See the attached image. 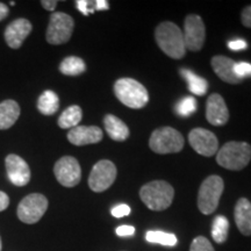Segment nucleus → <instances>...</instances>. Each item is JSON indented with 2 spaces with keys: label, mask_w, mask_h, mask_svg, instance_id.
<instances>
[{
  "label": "nucleus",
  "mask_w": 251,
  "mask_h": 251,
  "mask_svg": "<svg viewBox=\"0 0 251 251\" xmlns=\"http://www.w3.org/2000/svg\"><path fill=\"white\" fill-rule=\"evenodd\" d=\"M156 42L162 51H164L169 57L180 59L186 52L183 31L174 23L165 21L159 24L155 31Z\"/></svg>",
  "instance_id": "obj_1"
},
{
  "label": "nucleus",
  "mask_w": 251,
  "mask_h": 251,
  "mask_svg": "<svg viewBox=\"0 0 251 251\" xmlns=\"http://www.w3.org/2000/svg\"><path fill=\"white\" fill-rule=\"evenodd\" d=\"M102 136V130L97 126H77L68 133V140L78 147L98 143Z\"/></svg>",
  "instance_id": "obj_16"
},
{
  "label": "nucleus",
  "mask_w": 251,
  "mask_h": 251,
  "mask_svg": "<svg viewBox=\"0 0 251 251\" xmlns=\"http://www.w3.org/2000/svg\"><path fill=\"white\" fill-rule=\"evenodd\" d=\"M190 251H214V248L206 237L198 236L192 241Z\"/></svg>",
  "instance_id": "obj_28"
},
{
  "label": "nucleus",
  "mask_w": 251,
  "mask_h": 251,
  "mask_svg": "<svg viewBox=\"0 0 251 251\" xmlns=\"http://www.w3.org/2000/svg\"><path fill=\"white\" fill-rule=\"evenodd\" d=\"M206 119L213 126H225L229 120V111L224 98L218 93L208 97L206 102Z\"/></svg>",
  "instance_id": "obj_14"
},
{
  "label": "nucleus",
  "mask_w": 251,
  "mask_h": 251,
  "mask_svg": "<svg viewBox=\"0 0 251 251\" xmlns=\"http://www.w3.org/2000/svg\"><path fill=\"white\" fill-rule=\"evenodd\" d=\"M180 75L187 83L188 90L191 92L196 94V96H205L207 90H208V83H207L206 79L198 76L188 69H181Z\"/></svg>",
  "instance_id": "obj_21"
},
{
  "label": "nucleus",
  "mask_w": 251,
  "mask_h": 251,
  "mask_svg": "<svg viewBox=\"0 0 251 251\" xmlns=\"http://www.w3.org/2000/svg\"><path fill=\"white\" fill-rule=\"evenodd\" d=\"M229 231V221L224 215H218L212 225V237L216 243L221 244L227 241Z\"/></svg>",
  "instance_id": "obj_25"
},
{
  "label": "nucleus",
  "mask_w": 251,
  "mask_h": 251,
  "mask_svg": "<svg viewBox=\"0 0 251 251\" xmlns=\"http://www.w3.org/2000/svg\"><path fill=\"white\" fill-rule=\"evenodd\" d=\"M59 99L54 91L47 90L40 96L37 100V109L43 115H52L58 111Z\"/></svg>",
  "instance_id": "obj_22"
},
{
  "label": "nucleus",
  "mask_w": 251,
  "mask_h": 251,
  "mask_svg": "<svg viewBox=\"0 0 251 251\" xmlns=\"http://www.w3.org/2000/svg\"><path fill=\"white\" fill-rule=\"evenodd\" d=\"M175 190L164 180H153L143 185L140 190V198L144 205L151 211H164L171 206Z\"/></svg>",
  "instance_id": "obj_2"
},
{
  "label": "nucleus",
  "mask_w": 251,
  "mask_h": 251,
  "mask_svg": "<svg viewBox=\"0 0 251 251\" xmlns=\"http://www.w3.org/2000/svg\"><path fill=\"white\" fill-rule=\"evenodd\" d=\"M41 4H42L43 8L47 9V11H54L56 6H57V1L56 0H42Z\"/></svg>",
  "instance_id": "obj_36"
},
{
  "label": "nucleus",
  "mask_w": 251,
  "mask_h": 251,
  "mask_svg": "<svg viewBox=\"0 0 251 251\" xmlns=\"http://www.w3.org/2000/svg\"><path fill=\"white\" fill-rule=\"evenodd\" d=\"M149 147L153 152L161 155L179 152L184 147V137L175 128H158L150 136Z\"/></svg>",
  "instance_id": "obj_6"
},
{
  "label": "nucleus",
  "mask_w": 251,
  "mask_h": 251,
  "mask_svg": "<svg viewBox=\"0 0 251 251\" xmlns=\"http://www.w3.org/2000/svg\"><path fill=\"white\" fill-rule=\"evenodd\" d=\"M248 43L244 40H233L228 42V48L233 51H240V50L247 49Z\"/></svg>",
  "instance_id": "obj_32"
},
{
  "label": "nucleus",
  "mask_w": 251,
  "mask_h": 251,
  "mask_svg": "<svg viewBox=\"0 0 251 251\" xmlns=\"http://www.w3.org/2000/svg\"><path fill=\"white\" fill-rule=\"evenodd\" d=\"M235 61L226 56H214L212 58V68L222 80L229 84H240L243 79L238 78L234 71Z\"/></svg>",
  "instance_id": "obj_17"
},
{
  "label": "nucleus",
  "mask_w": 251,
  "mask_h": 251,
  "mask_svg": "<svg viewBox=\"0 0 251 251\" xmlns=\"http://www.w3.org/2000/svg\"><path fill=\"white\" fill-rule=\"evenodd\" d=\"M112 215L114 218H124V216H127L130 214V207L126 203H120V205H117L112 208Z\"/></svg>",
  "instance_id": "obj_31"
},
{
  "label": "nucleus",
  "mask_w": 251,
  "mask_h": 251,
  "mask_svg": "<svg viewBox=\"0 0 251 251\" xmlns=\"http://www.w3.org/2000/svg\"><path fill=\"white\" fill-rule=\"evenodd\" d=\"M76 7L83 15H90L96 11V1H89V0H77Z\"/></svg>",
  "instance_id": "obj_30"
},
{
  "label": "nucleus",
  "mask_w": 251,
  "mask_h": 251,
  "mask_svg": "<svg viewBox=\"0 0 251 251\" xmlns=\"http://www.w3.org/2000/svg\"><path fill=\"white\" fill-rule=\"evenodd\" d=\"M81 117H83V112L79 106H70L58 118V126L63 129H69V128L72 129V128L77 127L81 120Z\"/></svg>",
  "instance_id": "obj_23"
},
{
  "label": "nucleus",
  "mask_w": 251,
  "mask_h": 251,
  "mask_svg": "<svg viewBox=\"0 0 251 251\" xmlns=\"http://www.w3.org/2000/svg\"><path fill=\"white\" fill-rule=\"evenodd\" d=\"M31 29V24L27 19H17L12 21L5 29V41L8 47L12 49H19L23 46L24 41L29 35Z\"/></svg>",
  "instance_id": "obj_15"
},
{
  "label": "nucleus",
  "mask_w": 251,
  "mask_h": 251,
  "mask_svg": "<svg viewBox=\"0 0 251 251\" xmlns=\"http://www.w3.org/2000/svg\"><path fill=\"white\" fill-rule=\"evenodd\" d=\"M117 98L129 108H142L149 101V94L142 84L133 78H120L114 84Z\"/></svg>",
  "instance_id": "obj_4"
},
{
  "label": "nucleus",
  "mask_w": 251,
  "mask_h": 251,
  "mask_svg": "<svg viewBox=\"0 0 251 251\" xmlns=\"http://www.w3.org/2000/svg\"><path fill=\"white\" fill-rule=\"evenodd\" d=\"M216 155V162L220 166L231 171H240L249 164L251 159V146L247 142L226 143Z\"/></svg>",
  "instance_id": "obj_3"
},
{
  "label": "nucleus",
  "mask_w": 251,
  "mask_h": 251,
  "mask_svg": "<svg viewBox=\"0 0 251 251\" xmlns=\"http://www.w3.org/2000/svg\"><path fill=\"white\" fill-rule=\"evenodd\" d=\"M1 247H2V243H1V237H0V251H1Z\"/></svg>",
  "instance_id": "obj_39"
},
{
  "label": "nucleus",
  "mask_w": 251,
  "mask_h": 251,
  "mask_svg": "<svg viewBox=\"0 0 251 251\" xmlns=\"http://www.w3.org/2000/svg\"><path fill=\"white\" fill-rule=\"evenodd\" d=\"M115 233L120 237L131 236V235L135 234V228L133 226H120V227L117 228Z\"/></svg>",
  "instance_id": "obj_33"
},
{
  "label": "nucleus",
  "mask_w": 251,
  "mask_h": 251,
  "mask_svg": "<svg viewBox=\"0 0 251 251\" xmlns=\"http://www.w3.org/2000/svg\"><path fill=\"white\" fill-rule=\"evenodd\" d=\"M197 100L193 97H185L176 106V113L179 117L187 118L197 111Z\"/></svg>",
  "instance_id": "obj_27"
},
{
  "label": "nucleus",
  "mask_w": 251,
  "mask_h": 251,
  "mask_svg": "<svg viewBox=\"0 0 251 251\" xmlns=\"http://www.w3.org/2000/svg\"><path fill=\"white\" fill-rule=\"evenodd\" d=\"M235 222L238 230L246 236L251 235V202L246 198H241L236 202L234 211Z\"/></svg>",
  "instance_id": "obj_18"
},
{
  "label": "nucleus",
  "mask_w": 251,
  "mask_h": 251,
  "mask_svg": "<svg viewBox=\"0 0 251 251\" xmlns=\"http://www.w3.org/2000/svg\"><path fill=\"white\" fill-rule=\"evenodd\" d=\"M241 20H242L243 26L251 28V5L247 6V7L243 9L242 14H241Z\"/></svg>",
  "instance_id": "obj_34"
},
{
  "label": "nucleus",
  "mask_w": 251,
  "mask_h": 251,
  "mask_svg": "<svg viewBox=\"0 0 251 251\" xmlns=\"http://www.w3.org/2000/svg\"><path fill=\"white\" fill-rule=\"evenodd\" d=\"M74 27L75 21L70 15L63 12H56L50 17L46 39L50 45H63L70 40Z\"/></svg>",
  "instance_id": "obj_8"
},
{
  "label": "nucleus",
  "mask_w": 251,
  "mask_h": 251,
  "mask_svg": "<svg viewBox=\"0 0 251 251\" xmlns=\"http://www.w3.org/2000/svg\"><path fill=\"white\" fill-rule=\"evenodd\" d=\"M20 117V107L15 100L8 99L0 102V130L11 128Z\"/></svg>",
  "instance_id": "obj_19"
},
{
  "label": "nucleus",
  "mask_w": 251,
  "mask_h": 251,
  "mask_svg": "<svg viewBox=\"0 0 251 251\" xmlns=\"http://www.w3.org/2000/svg\"><path fill=\"white\" fill-rule=\"evenodd\" d=\"M54 174L57 181L65 187H75L81 179V169L75 157L64 156L56 162Z\"/></svg>",
  "instance_id": "obj_11"
},
{
  "label": "nucleus",
  "mask_w": 251,
  "mask_h": 251,
  "mask_svg": "<svg viewBox=\"0 0 251 251\" xmlns=\"http://www.w3.org/2000/svg\"><path fill=\"white\" fill-rule=\"evenodd\" d=\"M225 184L219 176H209L202 181L198 193V207L202 214H212L218 208Z\"/></svg>",
  "instance_id": "obj_5"
},
{
  "label": "nucleus",
  "mask_w": 251,
  "mask_h": 251,
  "mask_svg": "<svg viewBox=\"0 0 251 251\" xmlns=\"http://www.w3.org/2000/svg\"><path fill=\"white\" fill-rule=\"evenodd\" d=\"M184 41L186 49L191 51L201 50L206 37V28L202 19L199 15L190 14L185 19Z\"/></svg>",
  "instance_id": "obj_10"
},
{
  "label": "nucleus",
  "mask_w": 251,
  "mask_h": 251,
  "mask_svg": "<svg viewBox=\"0 0 251 251\" xmlns=\"http://www.w3.org/2000/svg\"><path fill=\"white\" fill-rule=\"evenodd\" d=\"M147 241L150 243L161 244L165 247H175L177 244V237L175 234L165 233L161 230H149L146 234Z\"/></svg>",
  "instance_id": "obj_26"
},
{
  "label": "nucleus",
  "mask_w": 251,
  "mask_h": 251,
  "mask_svg": "<svg viewBox=\"0 0 251 251\" xmlns=\"http://www.w3.org/2000/svg\"><path fill=\"white\" fill-rule=\"evenodd\" d=\"M9 206V197L2 191H0V212H4Z\"/></svg>",
  "instance_id": "obj_35"
},
{
  "label": "nucleus",
  "mask_w": 251,
  "mask_h": 251,
  "mask_svg": "<svg viewBox=\"0 0 251 251\" xmlns=\"http://www.w3.org/2000/svg\"><path fill=\"white\" fill-rule=\"evenodd\" d=\"M117 178V166L108 159L96 163L89 177V186L93 192L100 193L113 185Z\"/></svg>",
  "instance_id": "obj_9"
},
{
  "label": "nucleus",
  "mask_w": 251,
  "mask_h": 251,
  "mask_svg": "<svg viewBox=\"0 0 251 251\" xmlns=\"http://www.w3.org/2000/svg\"><path fill=\"white\" fill-rule=\"evenodd\" d=\"M108 8V1H106V0H96V11H105V9Z\"/></svg>",
  "instance_id": "obj_37"
},
{
  "label": "nucleus",
  "mask_w": 251,
  "mask_h": 251,
  "mask_svg": "<svg viewBox=\"0 0 251 251\" xmlns=\"http://www.w3.org/2000/svg\"><path fill=\"white\" fill-rule=\"evenodd\" d=\"M103 125H105V129L107 131L108 136L114 141H125L129 136V128L124 121L120 120L115 115L108 114L103 119Z\"/></svg>",
  "instance_id": "obj_20"
},
{
  "label": "nucleus",
  "mask_w": 251,
  "mask_h": 251,
  "mask_svg": "<svg viewBox=\"0 0 251 251\" xmlns=\"http://www.w3.org/2000/svg\"><path fill=\"white\" fill-rule=\"evenodd\" d=\"M234 71L236 76L241 79L251 77V64L248 62H237L235 63Z\"/></svg>",
  "instance_id": "obj_29"
},
{
  "label": "nucleus",
  "mask_w": 251,
  "mask_h": 251,
  "mask_svg": "<svg viewBox=\"0 0 251 251\" xmlns=\"http://www.w3.org/2000/svg\"><path fill=\"white\" fill-rule=\"evenodd\" d=\"M48 199L40 193H31L19 203L17 215L24 224L34 225L39 222L48 209Z\"/></svg>",
  "instance_id": "obj_7"
},
{
  "label": "nucleus",
  "mask_w": 251,
  "mask_h": 251,
  "mask_svg": "<svg viewBox=\"0 0 251 251\" xmlns=\"http://www.w3.org/2000/svg\"><path fill=\"white\" fill-rule=\"evenodd\" d=\"M8 13L9 9L7 7V5H5L4 2H0V21L4 20L5 18H7Z\"/></svg>",
  "instance_id": "obj_38"
},
{
  "label": "nucleus",
  "mask_w": 251,
  "mask_h": 251,
  "mask_svg": "<svg viewBox=\"0 0 251 251\" xmlns=\"http://www.w3.org/2000/svg\"><path fill=\"white\" fill-rule=\"evenodd\" d=\"M6 171L9 181L15 186L23 187L29 183L30 169L27 162L18 155H8L5 159Z\"/></svg>",
  "instance_id": "obj_13"
},
{
  "label": "nucleus",
  "mask_w": 251,
  "mask_h": 251,
  "mask_svg": "<svg viewBox=\"0 0 251 251\" xmlns=\"http://www.w3.org/2000/svg\"><path fill=\"white\" fill-rule=\"evenodd\" d=\"M188 142L199 155L212 157L218 152V137L211 130L205 128H194L188 135Z\"/></svg>",
  "instance_id": "obj_12"
},
{
  "label": "nucleus",
  "mask_w": 251,
  "mask_h": 251,
  "mask_svg": "<svg viewBox=\"0 0 251 251\" xmlns=\"http://www.w3.org/2000/svg\"><path fill=\"white\" fill-rule=\"evenodd\" d=\"M86 70V64L83 59L76 56H69L64 58L59 65V71L65 76H78Z\"/></svg>",
  "instance_id": "obj_24"
}]
</instances>
